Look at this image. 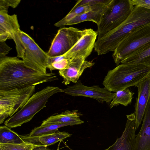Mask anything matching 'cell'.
Segmentation results:
<instances>
[{
    "instance_id": "cell-16",
    "label": "cell",
    "mask_w": 150,
    "mask_h": 150,
    "mask_svg": "<svg viewBox=\"0 0 150 150\" xmlns=\"http://www.w3.org/2000/svg\"><path fill=\"white\" fill-rule=\"evenodd\" d=\"M20 30L16 15H10L8 11H0V42L13 39L14 33Z\"/></svg>"
},
{
    "instance_id": "cell-25",
    "label": "cell",
    "mask_w": 150,
    "mask_h": 150,
    "mask_svg": "<svg viewBox=\"0 0 150 150\" xmlns=\"http://www.w3.org/2000/svg\"><path fill=\"white\" fill-rule=\"evenodd\" d=\"M112 0H81L78 1L74 6L88 5L93 7L96 11H103Z\"/></svg>"
},
{
    "instance_id": "cell-15",
    "label": "cell",
    "mask_w": 150,
    "mask_h": 150,
    "mask_svg": "<svg viewBox=\"0 0 150 150\" xmlns=\"http://www.w3.org/2000/svg\"><path fill=\"white\" fill-rule=\"evenodd\" d=\"M142 121L140 130L136 135L133 150H150V98Z\"/></svg>"
},
{
    "instance_id": "cell-29",
    "label": "cell",
    "mask_w": 150,
    "mask_h": 150,
    "mask_svg": "<svg viewBox=\"0 0 150 150\" xmlns=\"http://www.w3.org/2000/svg\"><path fill=\"white\" fill-rule=\"evenodd\" d=\"M12 49L6 44L5 42H0V58L6 57Z\"/></svg>"
},
{
    "instance_id": "cell-26",
    "label": "cell",
    "mask_w": 150,
    "mask_h": 150,
    "mask_svg": "<svg viewBox=\"0 0 150 150\" xmlns=\"http://www.w3.org/2000/svg\"><path fill=\"white\" fill-rule=\"evenodd\" d=\"M37 146L26 143L21 144L0 143L4 150H32Z\"/></svg>"
},
{
    "instance_id": "cell-17",
    "label": "cell",
    "mask_w": 150,
    "mask_h": 150,
    "mask_svg": "<svg viewBox=\"0 0 150 150\" xmlns=\"http://www.w3.org/2000/svg\"><path fill=\"white\" fill-rule=\"evenodd\" d=\"M71 134L65 132H59L54 133L36 137H30L27 135H20L25 143L36 146H47L55 144L69 137Z\"/></svg>"
},
{
    "instance_id": "cell-23",
    "label": "cell",
    "mask_w": 150,
    "mask_h": 150,
    "mask_svg": "<svg viewBox=\"0 0 150 150\" xmlns=\"http://www.w3.org/2000/svg\"><path fill=\"white\" fill-rule=\"evenodd\" d=\"M103 11H91L77 16L66 22L64 26L72 25L88 21L93 22L97 25L100 21Z\"/></svg>"
},
{
    "instance_id": "cell-4",
    "label": "cell",
    "mask_w": 150,
    "mask_h": 150,
    "mask_svg": "<svg viewBox=\"0 0 150 150\" xmlns=\"http://www.w3.org/2000/svg\"><path fill=\"white\" fill-rule=\"evenodd\" d=\"M59 92H64V90L57 87L48 86L33 94L19 110L5 121V125L10 128H15L29 122L46 107L50 97Z\"/></svg>"
},
{
    "instance_id": "cell-11",
    "label": "cell",
    "mask_w": 150,
    "mask_h": 150,
    "mask_svg": "<svg viewBox=\"0 0 150 150\" xmlns=\"http://www.w3.org/2000/svg\"><path fill=\"white\" fill-rule=\"evenodd\" d=\"M137 88L138 96L135 104V127L140 125L150 98V74L135 86Z\"/></svg>"
},
{
    "instance_id": "cell-20",
    "label": "cell",
    "mask_w": 150,
    "mask_h": 150,
    "mask_svg": "<svg viewBox=\"0 0 150 150\" xmlns=\"http://www.w3.org/2000/svg\"><path fill=\"white\" fill-rule=\"evenodd\" d=\"M13 40L16 44L17 57L22 58L26 49L33 39L29 35L20 30L14 33Z\"/></svg>"
},
{
    "instance_id": "cell-13",
    "label": "cell",
    "mask_w": 150,
    "mask_h": 150,
    "mask_svg": "<svg viewBox=\"0 0 150 150\" xmlns=\"http://www.w3.org/2000/svg\"><path fill=\"white\" fill-rule=\"evenodd\" d=\"M85 60L82 57L71 58L69 60L67 69L59 70V75L63 79V83L67 85L71 82L76 83L84 70L94 65V62Z\"/></svg>"
},
{
    "instance_id": "cell-6",
    "label": "cell",
    "mask_w": 150,
    "mask_h": 150,
    "mask_svg": "<svg viewBox=\"0 0 150 150\" xmlns=\"http://www.w3.org/2000/svg\"><path fill=\"white\" fill-rule=\"evenodd\" d=\"M150 45V24L140 27L130 33L113 52L115 63L123 60L137 52Z\"/></svg>"
},
{
    "instance_id": "cell-5",
    "label": "cell",
    "mask_w": 150,
    "mask_h": 150,
    "mask_svg": "<svg viewBox=\"0 0 150 150\" xmlns=\"http://www.w3.org/2000/svg\"><path fill=\"white\" fill-rule=\"evenodd\" d=\"M132 0H112L103 10L97 25L98 35H103L123 23L134 7Z\"/></svg>"
},
{
    "instance_id": "cell-24",
    "label": "cell",
    "mask_w": 150,
    "mask_h": 150,
    "mask_svg": "<svg viewBox=\"0 0 150 150\" xmlns=\"http://www.w3.org/2000/svg\"><path fill=\"white\" fill-rule=\"evenodd\" d=\"M71 126L69 123H59L40 126L35 127L30 133V137H36L54 133L59 132L58 129L67 126Z\"/></svg>"
},
{
    "instance_id": "cell-7",
    "label": "cell",
    "mask_w": 150,
    "mask_h": 150,
    "mask_svg": "<svg viewBox=\"0 0 150 150\" xmlns=\"http://www.w3.org/2000/svg\"><path fill=\"white\" fill-rule=\"evenodd\" d=\"M35 86L0 90V124L12 117L24 105L35 91Z\"/></svg>"
},
{
    "instance_id": "cell-21",
    "label": "cell",
    "mask_w": 150,
    "mask_h": 150,
    "mask_svg": "<svg viewBox=\"0 0 150 150\" xmlns=\"http://www.w3.org/2000/svg\"><path fill=\"white\" fill-rule=\"evenodd\" d=\"M134 94L128 88L115 92L110 105V108L119 104L127 106L132 103Z\"/></svg>"
},
{
    "instance_id": "cell-10",
    "label": "cell",
    "mask_w": 150,
    "mask_h": 150,
    "mask_svg": "<svg viewBox=\"0 0 150 150\" xmlns=\"http://www.w3.org/2000/svg\"><path fill=\"white\" fill-rule=\"evenodd\" d=\"M50 57L33 39L25 49L22 60L27 67L39 72L45 74Z\"/></svg>"
},
{
    "instance_id": "cell-9",
    "label": "cell",
    "mask_w": 150,
    "mask_h": 150,
    "mask_svg": "<svg viewBox=\"0 0 150 150\" xmlns=\"http://www.w3.org/2000/svg\"><path fill=\"white\" fill-rule=\"evenodd\" d=\"M63 90L64 92L67 94L90 98L101 103L110 102L114 94L105 87L102 88L97 85L87 86L83 85L80 81L75 84L68 86Z\"/></svg>"
},
{
    "instance_id": "cell-1",
    "label": "cell",
    "mask_w": 150,
    "mask_h": 150,
    "mask_svg": "<svg viewBox=\"0 0 150 150\" xmlns=\"http://www.w3.org/2000/svg\"><path fill=\"white\" fill-rule=\"evenodd\" d=\"M58 79L56 73H41L27 67L17 57L0 58V90L35 86Z\"/></svg>"
},
{
    "instance_id": "cell-14",
    "label": "cell",
    "mask_w": 150,
    "mask_h": 150,
    "mask_svg": "<svg viewBox=\"0 0 150 150\" xmlns=\"http://www.w3.org/2000/svg\"><path fill=\"white\" fill-rule=\"evenodd\" d=\"M125 128L121 137L105 150H133L136 135L134 112L127 115Z\"/></svg>"
},
{
    "instance_id": "cell-28",
    "label": "cell",
    "mask_w": 150,
    "mask_h": 150,
    "mask_svg": "<svg viewBox=\"0 0 150 150\" xmlns=\"http://www.w3.org/2000/svg\"><path fill=\"white\" fill-rule=\"evenodd\" d=\"M134 6H141L150 10V0H132Z\"/></svg>"
},
{
    "instance_id": "cell-18",
    "label": "cell",
    "mask_w": 150,
    "mask_h": 150,
    "mask_svg": "<svg viewBox=\"0 0 150 150\" xmlns=\"http://www.w3.org/2000/svg\"><path fill=\"white\" fill-rule=\"evenodd\" d=\"M81 114L77 110H67L60 114L50 116L43 120L40 126L59 123H69L71 126L84 123L80 117Z\"/></svg>"
},
{
    "instance_id": "cell-27",
    "label": "cell",
    "mask_w": 150,
    "mask_h": 150,
    "mask_svg": "<svg viewBox=\"0 0 150 150\" xmlns=\"http://www.w3.org/2000/svg\"><path fill=\"white\" fill-rule=\"evenodd\" d=\"M20 0H0V11H8L9 6L14 8L19 4Z\"/></svg>"
},
{
    "instance_id": "cell-30",
    "label": "cell",
    "mask_w": 150,
    "mask_h": 150,
    "mask_svg": "<svg viewBox=\"0 0 150 150\" xmlns=\"http://www.w3.org/2000/svg\"><path fill=\"white\" fill-rule=\"evenodd\" d=\"M32 150H51L47 148V147L44 146H37Z\"/></svg>"
},
{
    "instance_id": "cell-19",
    "label": "cell",
    "mask_w": 150,
    "mask_h": 150,
    "mask_svg": "<svg viewBox=\"0 0 150 150\" xmlns=\"http://www.w3.org/2000/svg\"><path fill=\"white\" fill-rule=\"evenodd\" d=\"M120 63L141 64L150 67V45L133 54Z\"/></svg>"
},
{
    "instance_id": "cell-8",
    "label": "cell",
    "mask_w": 150,
    "mask_h": 150,
    "mask_svg": "<svg viewBox=\"0 0 150 150\" xmlns=\"http://www.w3.org/2000/svg\"><path fill=\"white\" fill-rule=\"evenodd\" d=\"M89 30H81L72 27H63L58 31L48 52L50 57L62 55L69 51Z\"/></svg>"
},
{
    "instance_id": "cell-3",
    "label": "cell",
    "mask_w": 150,
    "mask_h": 150,
    "mask_svg": "<svg viewBox=\"0 0 150 150\" xmlns=\"http://www.w3.org/2000/svg\"><path fill=\"white\" fill-rule=\"evenodd\" d=\"M150 74V67L139 64H123L109 71L103 84L110 92L134 86Z\"/></svg>"
},
{
    "instance_id": "cell-12",
    "label": "cell",
    "mask_w": 150,
    "mask_h": 150,
    "mask_svg": "<svg viewBox=\"0 0 150 150\" xmlns=\"http://www.w3.org/2000/svg\"><path fill=\"white\" fill-rule=\"evenodd\" d=\"M97 31L90 28L76 44L67 52L63 54L68 59L76 57H82L85 59L91 54L97 36Z\"/></svg>"
},
{
    "instance_id": "cell-2",
    "label": "cell",
    "mask_w": 150,
    "mask_h": 150,
    "mask_svg": "<svg viewBox=\"0 0 150 150\" xmlns=\"http://www.w3.org/2000/svg\"><path fill=\"white\" fill-rule=\"evenodd\" d=\"M150 24V10L134 6L128 18L122 24L107 33L98 36V45L100 49L107 53L114 52L125 37L134 29Z\"/></svg>"
},
{
    "instance_id": "cell-22",
    "label": "cell",
    "mask_w": 150,
    "mask_h": 150,
    "mask_svg": "<svg viewBox=\"0 0 150 150\" xmlns=\"http://www.w3.org/2000/svg\"><path fill=\"white\" fill-rule=\"evenodd\" d=\"M20 135L4 125L0 126V143L21 144L25 143Z\"/></svg>"
},
{
    "instance_id": "cell-31",
    "label": "cell",
    "mask_w": 150,
    "mask_h": 150,
    "mask_svg": "<svg viewBox=\"0 0 150 150\" xmlns=\"http://www.w3.org/2000/svg\"><path fill=\"white\" fill-rule=\"evenodd\" d=\"M0 150H4L2 148L0 147Z\"/></svg>"
}]
</instances>
